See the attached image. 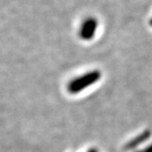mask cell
Segmentation results:
<instances>
[{
    "mask_svg": "<svg viewBox=\"0 0 152 152\" xmlns=\"http://www.w3.org/2000/svg\"><path fill=\"white\" fill-rule=\"evenodd\" d=\"M101 78V72L99 71H92L86 72L77 78H74L69 82L67 85V90L70 94H79L91 85L98 82Z\"/></svg>",
    "mask_w": 152,
    "mask_h": 152,
    "instance_id": "6da1fadb",
    "label": "cell"
},
{
    "mask_svg": "<svg viewBox=\"0 0 152 152\" xmlns=\"http://www.w3.org/2000/svg\"><path fill=\"white\" fill-rule=\"evenodd\" d=\"M98 27V22L94 18H88L82 23L79 30V35L82 39L89 40L94 38Z\"/></svg>",
    "mask_w": 152,
    "mask_h": 152,
    "instance_id": "7a4b0ae2",
    "label": "cell"
},
{
    "mask_svg": "<svg viewBox=\"0 0 152 152\" xmlns=\"http://www.w3.org/2000/svg\"><path fill=\"white\" fill-rule=\"evenodd\" d=\"M150 137V131L148 130H146L143 133L139 134L137 137L132 138L129 142L126 145V149H132L134 148H137L138 145H140L141 143H143L144 141H146L148 137Z\"/></svg>",
    "mask_w": 152,
    "mask_h": 152,
    "instance_id": "3957f363",
    "label": "cell"
},
{
    "mask_svg": "<svg viewBox=\"0 0 152 152\" xmlns=\"http://www.w3.org/2000/svg\"><path fill=\"white\" fill-rule=\"evenodd\" d=\"M141 152H152V144L148 146L146 148H144V150H142Z\"/></svg>",
    "mask_w": 152,
    "mask_h": 152,
    "instance_id": "277c9868",
    "label": "cell"
},
{
    "mask_svg": "<svg viewBox=\"0 0 152 152\" xmlns=\"http://www.w3.org/2000/svg\"><path fill=\"white\" fill-rule=\"evenodd\" d=\"M88 152H98V151H97L96 149H90Z\"/></svg>",
    "mask_w": 152,
    "mask_h": 152,
    "instance_id": "5b68a950",
    "label": "cell"
},
{
    "mask_svg": "<svg viewBox=\"0 0 152 152\" xmlns=\"http://www.w3.org/2000/svg\"><path fill=\"white\" fill-rule=\"evenodd\" d=\"M150 25H151V26H152V19H151V20H150Z\"/></svg>",
    "mask_w": 152,
    "mask_h": 152,
    "instance_id": "8992f818",
    "label": "cell"
},
{
    "mask_svg": "<svg viewBox=\"0 0 152 152\" xmlns=\"http://www.w3.org/2000/svg\"><path fill=\"white\" fill-rule=\"evenodd\" d=\"M137 152H141V151H137Z\"/></svg>",
    "mask_w": 152,
    "mask_h": 152,
    "instance_id": "52a82bcc",
    "label": "cell"
}]
</instances>
